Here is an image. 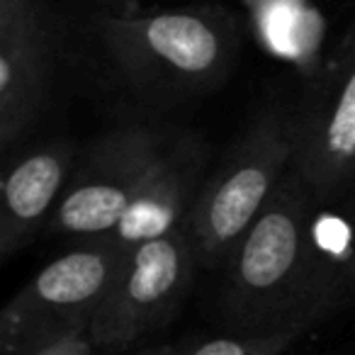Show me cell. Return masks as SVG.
<instances>
[{"instance_id":"obj_14","label":"cell","mask_w":355,"mask_h":355,"mask_svg":"<svg viewBox=\"0 0 355 355\" xmlns=\"http://www.w3.org/2000/svg\"><path fill=\"white\" fill-rule=\"evenodd\" d=\"M336 209L340 212V217L345 219V224H348L350 229V236H353V248H355V183L348 188V193L343 195V200H340L338 205H334Z\"/></svg>"},{"instance_id":"obj_16","label":"cell","mask_w":355,"mask_h":355,"mask_svg":"<svg viewBox=\"0 0 355 355\" xmlns=\"http://www.w3.org/2000/svg\"><path fill=\"white\" fill-rule=\"evenodd\" d=\"M137 355H173V345H156V348L139 350Z\"/></svg>"},{"instance_id":"obj_13","label":"cell","mask_w":355,"mask_h":355,"mask_svg":"<svg viewBox=\"0 0 355 355\" xmlns=\"http://www.w3.org/2000/svg\"><path fill=\"white\" fill-rule=\"evenodd\" d=\"M35 355H95V345L88 334H69Z\"/></svg>"},{"instance_id":"obj_9","label":"cell","mask_w":355,"mask_h":355,"mask_svg":"<svg viewBox=\"0 0 355 355\" xmlns=\"http://www.w3.org/2000/svg\"><path fill=\"white\" fill-rule=\"evenodd\" d=\"M127 253L112 239L76 243L42 268L17 295L64 334H88L90 321L112 290Z\"/></svg>"},{"instance_id":"obj_12","label":"cell","mask_w":355,"mask_h":355,"mask_svg":"<svg viewBox=\"0 0 355 355\" xmlns=\"http://www.w3.org/2000/svg\"><path fill=\"white\" fill-rule=\"evenodd\" d=\"M302 336V331H282L272 336L222 334L173 345V355H282Z\"/></svg>"},{"instance_id":"obj_4","label":"cell","mask_w":355,"mask_h":355,"mask_svg":"<svg viewBox=\"0 0 355 355\" xmlns=\"http://www.w3.org/2000/svg\"><path fill=\"white\" fill-rule=\"evenodd\" d=\"M173 129L168 122H124L93 139L76 158L44 232L76 243L112 236Z\"/></svg>"},{"instance_id":"obj_8","label":"cell","mask_w":355,"mask_h":355,"mask_svg":"<svg viewBox=\"0 0 355 355\" xmlns=\"http://www.w3.org/2000/svg\"><path fill=\"white\" fill-rule=\"evenodd\" d=\"M209 161L212 146L202 134L185 127L173 129L156 163L148 168L132 207L110 239L124 251H132L139 243L183 227L207 178Z\"/></svg>"},{"instance_id":"obj_7","label":"cell","mask_w":355,"mask_h":355,"mask_svg":"<svg viewBox=\"0 0 355 355\" xmlns=\"http://www.w3.org/2000/svg\"><path fill=\"white\" fill-rule=\"evenodd\" d=\"M292 168L331 207L355 183V20L295 105Z\"/></svg>"},{"instance_id":"obj_6","label":"cell","mask_w":355,"mask_h":355,"mask_svg":"<svg viewBox=\"0 0 355 355\" xmlns=\"http://www.w3.org/2000/svg\"><path fill=\"white\" fill-rule=\"evenodd\" d=\"M198 268L185 227L134 246L90 321L95 350L119 353L163 329L183 304Z\"/></svg>"},{"instance_id":"obj_3","label":"cell","mask_w":355,"mask_h":355,"mask_svg":"<svg viewBox=\"0 0 355 355\" xmlns=\"http://www.w3.org/2000/svg\"><path fill=\"white\" fill-rule=\"evenodd\" d=\"M295 161V105L268 103L202 188L183 227L200 268L219 270L253 227Z\"/></svg>"},{"instance_id":"obj_5","label":"cell","mask_w":355,"mask_h":355,"mask_svg":"<svg viewBox=\"0 0 355 355\" xmlns=\"http://www.w3.org/2000/svg\"><path fill=\"white\" fill-rule=\"evenodd\" d=\"M69 15L54 0H0V151L25 146L66 69Z\"/></svg>"},{"instance_id":"obj_15","label":"cell","mask_w":355,"mask_h":355,"mask_svg":"<svg viewBox=\"0 0 355 355\" xmlns=\"http://www.w3.org/2000/svg\"><path fill=\"white\" fill-rule=\"evenodd\" d=\"M340 297H343V304H348L355 297V248L348 258V266L343 270V290H340Z\"/></svg>"},{"instance_id":"obj_10","label":"cell","mask_w":355,"mask_h":355,"mask_svg":"<svg viewBox=\"0 0 355 355\" xmlns=\"http://www.w3.org/2000/svg\"><path fill=\"white\" fill-rule=\"evenodd\" d=\"M66 139L20 146L6 158L0 178V256L12 258L46 229L76 166Z\"/></svg>"},{"instance_id":"obj_11","label":"cell","mask_w":355,"mask_h":355,"mask_svg":"<svg viewBox=\"0 0 355 355\" xmlns=\"http://www.w3.org/2000/svg\"><path fill=\"white\" fill-rule=\"evenodd\" d=\"M64 336L69 334L32 309L17 292L0 311V355H35Z\"/></svg>"},{"instance_id":"obj_2","label":"cell","mask_w":355,"mask_h":355,"mask_svg":"<svg viewBox=\"0 0 355 355\" xmlns=\"http://www.w3.org/2000/svg\"><path fill=\"white\" fill-rule=\"evenodd\" d=\"M329 207L297 168L285 173L261 217L219 268L214 321L224 334H306L343 306L353 236L348 224L336 236H324Z\"/></svg>"},{"instance_id":"obj_1","label":"cell","mask_w":355,"mask_h":355,"mask_svg":"<svg viewBox=\"0 0 355 355\" xmlns=\"http://www.w3.org/2000/svg\"><path fill=\"white\" fill-rule=\"evenodd\" d=\"M239 46V20L222 6L146 15L88 10L69 15L66 66L129 122H161L163 114L222 88Z\"/></svg>"}]
</instances>
